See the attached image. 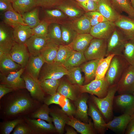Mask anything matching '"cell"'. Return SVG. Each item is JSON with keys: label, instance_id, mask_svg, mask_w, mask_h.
I'll list each match as a JSON object with an SVG mask.
<instances>
[{"label": "cell", "instance_id": "cell-1", "mask_svg": "<svg viewBox=\"0 0 134 134\" xmlns=\"http://www.w3.org/2000/svg\"><path fill=\"white\" fill-rule=\"evenodd\" d=\"M129 65L122 56L115 55L113 57L105 77L109 86L117 84Z\"/></svg>", "mask_w": 134, "mask_h": 134}, {"label": "cell", "instance_id": "cell-2", "mask_svg": "<svg viewBox=\"0 0 134 134\" xmlns=\"http://www.w3.org/2000/svg\"><path fill=\"white\" fill-rule=\"evenodd\" d=\"M117 90V85L116 84L109 86L107 95L103 98H99L92 95L93 102L106 120H109L112 117L113 101Z\"/></svg>", "mask_w": 134, "mask_h": 134}, {"label": "cell", "instance_id": "cell-3", "mask_svg": "<svg viewBox=\"0 0 134 134\" xmlns=\"http://www.w3.org/2000/svg\"><path fill=\"white\" fill-rule=\"evenodd\" d=\"M128 40L121 31L116 27L107 40L106 57L111 54L122 56L125 45Z\"/></svg>", "mask_w": 134, "mask_h": 134}, {"label": "cell", "instance_id": "cell-4", "mask_svg": "<svg viewBox=\"0 0 134 134\" xmlns=\"http://www.w3.org/2000/svg\"><path fill=\"white\" fill-rule=\"evenodd\" d=\"M68 70L63 65L55 62L45 63L42 66L39 74V82L47 79H59L67 75Z\"/></svg>", "mask_w": 134, "mask_h": 134}, {"label": "cell", "instance_id": "cell-5", "mask_svg": "<svg viewBox=\"0 0 134 134\" xmlns=\"http://www.w3.org/2000/svg\"><path fill=\"white\" fill-rule=\"evenodd\" d=\"M107 51V40L93 38L84 52L87 61L100 59L106 57Z\"/></svg>", "mask_w": 134, "mask_h": 134}, {"label": "cell", "instance_id": "cell-6", "mask_svg": "<svg viewBox=\"0 0 134 134\" xmlns=\"http://www.w3.org/2000/svg\"><path fill=\"white\" fill-rule=\"evenodd\" d=\"M109 85L105 78L94 79L88 83L80 86L81 94L89 93L99 98L104 97L107 94Z\"/></svg>", "mask_w": 134, "mask_h": 134}, {"label": "cell", "instance_id": "cell-7", "mask_svg": "<svg viewBox=\"0 0 134 134\" xmlns=\"http://www.w3.org/2000/svg\"><path fill=\"white\" fill-rule=\"evenodd\" d=\"M117 85L119 94L133 93L134 89V66L129 65L126 68Z\"/></svg>", "mask_w": 134, "mask_h": 134}, {"label": "cell", "instance_id": "cell-8", "mask_svg": "<svg viewBox=\"0 0 134 134\" xmlns=\"http://www.w3.org/2000/svg\"><path fill=\"white\" fill-rule=\"evenodd\" d=\"M25 68H21L18 71L3 74L0 73V84L12 88L15 90L26 89L25 81L22 77Z\"/></svg>", "mask_w": 134, "mask_h": 134}, {"label": "cell", "instance_id": "cell-9", "mask_svg": "<svg viewBox=\"0 0 134 134\" xmlns=\"http://www.w3.org/2000/svg\"><path fill=\"white\" fill-rule=\"evenodd\" d=\"M15 42L13 28L1 22L0 24V52L9 53Z\"/></svg>", "mask_w": 134, "mask_h": 134}, {"label": "cell", "instance_id": "cell-10", "mask_svg": "<svg viewBox=\"0 0 134 134\" xmlns=\"http://www.w3.org/2000/svg\"><path fill=\"white\" fill-rule=\"evenodd\" d=\"M9 53L14 61L22 68H25L30 55L25 44H20L15 42Z\"/></svg>", "mask_w": 134, "mask_h": 134}, {"label": "cell", "instance_id": "cell-11", "mask_svg": "<svg viewBox=\"0 0 134 134\" xmlns=\"http://www.w3.org/2000/svg\"><path fill=\"white\" fill-rule=\"evenodd\" d=\"M97 11L108 21L115 22L121 15L111 0H100Z\"/></svg>", "mask_w": 134, "mask_h": 134}, {"label": "cell", "instance_id": "cell-12", "mask_svg": "<svg viewBox=\"0 0 134 134\" xmlns=\"http://www.w3.org/2000/svg\"><path fill=\"white\" fill-rule=\"evenodd\" d=\"M57 92L73 101L81 94L79 85L72 84L67 78H63L61 79Z\"/></svg>", "mask_w": 134, "mask_h": 134}, {"label": "cell", "instance_id": "cell-13", "mask_svg": "<svg viewBox=\"0 0 134 134\" xmlns=\"http://www.w3.org/2000/svg\"><path fill=\"white\" fill-rule=\"evenodd\" d=\"M22 77L25 81L26 89L30 92L31 96L39 101H44L45 93L39 81L36 80L25 71L23 73Z\"/></svg>", "mask_w": 134, "mask_h": 134}, {"label": "cell", "instance_id": "cell-14", "mask_svg": "<svg viewBox=\"0 0 134 134\" xmlns=\"http://www.w3.org/2000/svg\"><path fill=\"white\" fill-rule=\"evenodd\" d=\"M116 27L114 22H102L92 27L90 34L94 38L107 40Z\"/></svg>", "mask_w": 134, "mask_h": 134}, {"label": "cell", "instance_id": "cell-15", "mask_svg": "<svg viewBox=\"0 0 134 134\" xmlns=\"http://www.w3.org/2000/svg\"><path fill=\"white\" fill-rule=\"evenodd\" d=\"M132 112L126 111L122 115L115 117L113 120L106 123L105 127L115 132H123L126 129L133 114Z\"/></svg>", "mask_w": 134, "mask_h": 134}, {"label": "cell", "instance_id": "cell-16", "mask_svg": "<svg viewBox=\"0 0 134 134\" xmlns=\"http://www.w3.org/2000/svg\"><path fill=\"white\" fill-rule=\"evenodd\" d=\"M24 119L32 130L34 134H46L57 132L54 125L40 119H32L25 117Z\"/></svg>", "mask_w": 134, "mask_h": 134}, {"label": "cell", "instance_id": "cell-17", "mask_svg": "<svg viewBox=\"0 0 134 134\" xmlns=\"http://www.w3.org/2000/svg\"><path fill=\"white\" fill-rule=\"evenodd\" d=\"M88 105V114L93 121L94 126L96 131L99 133L103 134L106 129L105 127L106 123L102 114L93 102L90 101Z\"/></svg>", "mask_w": 134, "mask_h": 134}, {"label": "cell", "instance_id": "cell-18", "mask_svg": "<svg viewBox=\"0 0 134 134\" xmlns=\"http://www.w3.org/2000/svg\"><path fill=\"white\" fill-rule=\"evenodd\" d=\"M114 23L128 40L134 38V19L121 15Z\"/></svg>", "mask_w": 134, "mask_h": 134}, {"label": "cell", "instance_id": "cell-19", "mask_svg": "<svg viewBox=\"0 0 134 134\" xmlns=\"http://www.w3.org/2000/svg\"><path fill=\"white\" fill-rule=\"evenodd\" d=\"M21 68L20 65L13 60L9 53L0 52V73L7 74L17 71Z\"/></svg>", "mask_w": 134, "mask_h": 134}, {"label": "cell", "instance_id": "cell-20", "mask_svg": "<svg viewBox=\"0 0 134 134\" xmlns=\"http://www.w3.org/2000/svg\"><path fill=\"white\" fill-rule=\"evenodd\" d=\"M45 63L44 59L41 55L36 56H30L25 71L36 80L38 81L40 70Z\"/></svg>", "mask_w": 134, "mask_h": 134}, {"label": "cell", "instance_id": "cell-21", "mask_svg": "<svg viewBox=\"0 0 134 134\" xmlns=\"http://www.w3.org/2000/svg\"><path fill=\"white\" fill-rule=\"evenodd\" d=\"M85 93L81 94L78 98L74 101L76 108L75 115L77 119L83 122L88 123L89 121L87 104L88 97Z\"/></svg>", "mask_w": 134, "mask_h": 134}, {"label": "cell", "instance_id": "cell-22", "mask_svg": "<svg viewBox=\"0 0 134 134\" xmlns=\"http://www.w3.org/2000/svg\"><path fill=\"white\" fill-rule=\"evenodd\" d=\"M50 109V114L52 118L57 132L60 134H63L69 116L61 109L56 108Z\"/></svg>", "mask_w": 134, "mask_h": 134}, {"label": "cell", "instance_id": "cell-23", "mask_svg": "<svg viewBox=\"0 0 134 134\" xmlns=\"http://www.w3.org/2000/svg\"><path fill=\"white\" fill-rule=\"evenodd\" d=\"M48 39L33 35L26 41V46L30 56H36L41 55V50L46 44Z\"/></svg>", "mask_w": 134, "mask_h": 134}, {"label": "cell", "instance_id": "cell-24", "mask_svg": "<svg viewBox=\"0 0 134 134\" xmlns=\"http://www.w3.org/2000/svg\"><path fill=\"white\" fill-rule=\"evenodd\" d=\"M32 103L27 98L20 97L14 100L10 104L6 112L9 115H14L24 111L30 108Z\"/></svg>", "mask_w": 134, "mask_h": 134}, {"label": "cell", "instance_id": "cell-25", "mask_svg": "<svg viewBox=\"0 0 134 134\" xmlns=\"http://www.w3.org/2000/svg\"><path fill=\"white\" fill-rule=\"evenodd\" d=\"M67 124L81 134H94L96 133L93 124L90 121L88 123H85L74 116H71L69 117Z\"/></svg>", "mask_w": 134, "mask_h": 134}, {"label": "cell", "instance_id": "cell-26", "mask_svg": "<svg viewBox=\"0 0 134 134\" xmlns=\"http://www.w3.org/2000/svg\"><path fill=\"white\" fill-rule=\"evenodd\" d=\"M2 22L13 28L19 25H27L22 15L14 10L7 11L1 13Z\"/></svg>", "mask_w": 134, "mask_h": 134}, {"label": "cell", "instance_id": "cell-27", "mask_svg": "<svg viewBox=\"0 0 134 134\" xmlns=\"http://www.w3.org/2000/svg\"><path fill=\"white\" fill-rule=\"evenodd\" d=\"M100 59L86 61L80 67L84 74V85L86 84L94 79L98 63Z\"/></svg>", "mask_w": 134, "mask_h": 134}, {"label": "cell", "instance_id": "cell-28", "mask_svg": "<svg viewBox=\"0 0 134 134\" xmlns=\"http://www.w3.org/2000/svg\"><path fill=\"white\" fill-rule=\"evenodd\" d=\"M14 39L15 42L25 44L33 35L32 28L27 25H19L13 28Z\"/></svg>", "mask_w": 134, "mask_h": 134}, {"label": "cell", "instance_id": "cell-29", "mask_svg": "<svg viewBox=\"0 0 134 134\" xmlns=\"http://www.w3.org/2000/svg\"><path fill=\"white\" fill-rule=\"evenodd\" d=\"M93 38L90 34H77L69 45L74 51L84 52Z\"/></svg>", "mask_w": 134, "mask_h": 134}, {"label": "cell", "instance_id": "cell-30", "mask_svg": "<svg viewBox=\"0 0 134 134\" xmlns=\"http://www.w3.org/2000/svg\"><path fill=\"white\" fill-rule=\"evenodd\" d=\"M59 45L48 39L41 52V55L44 58L45 63H49L54 62Z\"/></svg>", "mask_w": 134, "mask_h": 134}, {"label": "cell", "instance_id": "cell-31", "mask_svg": "<svg viewBox=\"0 0 134 134\" xmlns=\"http://www.w3.org/2000/svg\"><path fill=\"white\" fill-rule=\"evenodd\" d=\"M72 27L77 34H90L92 27L89 18L85 14L75 20Z\"/></svg>", "mask_w": 134, "mask_h": 134}, {"label": "cell", "instance_id": "cell-32", "mask_svg": "<svg viewBox=\"0 0 134 134\" xmlns=\"http://www.w3.org/2000/svg\"><path fill=\"white\" fill-rule=\"evenodd\" d=\"M87 61L84 52L74 51L71 55L62 65L68 69L72 67L80 66Z\"/></svg>", "mask_w": 134, "mask_h": 134}, {"label": "cell", "instance_id": "cell-33", "mask_svg": "<svg viewBox=\"0 0 134 134\" xmlns=\"http://www.w3.org/2000/svg\"><path fill=\"white\" fill-rule=\"evenodd\" d=\"M14 10L21 15L37 6L36 0H18L12 3Z\"/></svg>", "mask_w": 134, "mask_h": 134}, {"label": "cell", "instance_id": "cell-34", "mask_svg": "<svg viewBox=\"0 0 134 134\" xmlns=\"http://www.w3.org/2000/svg\"><path fill=\"white\" fill-rule=\"evenodd\" d=\"M115 102L118 106L133 112L134 110V95L124 93L117 96Z\"/></svg>", "mask_w": 134, "mask_h": 134}, {"label": "cell", "instance_id": "cell-35", "mask_svg": "<svg viewBox=\"0 0 134 134\" xmlns=\"http://www.w3.org/2000/svg\"><path fill=\"white\" fill-rule=\"evenodd\" d=\"M114 54H111L99 60L98 63L95 79L100 80L105 78L111 60Z\"/></svg>", "mask_w": 134, "mask_h": 134}, {"label": "cell", "instance_id": "cell-36", "mask_svg": "<svg viewBox=\"0 0 134 134\" xmlns=\"http://www.w3.org/2000/svg\"><path fill=\"white\" fill-rule=\"evenodd\" d=\"M114 5L121 14L124 12L128 16L134 19V8L130 0H111Z\"/></svg>", "mask_w": 134, "mask_h": 134}, {"label": "cell", "instance_id": "cell-37", "mask_svg": "<svg viewBox=\"0 0 134 134\" xmlns=\"http://www.w3.org/2000/svg\"><path fill=\"white\" fill-rule=\"evenodd\" d=\"M61 79H47L39 82L40 86L45 93L51 95L57 92Z\"/></svg>", "mask_w": 134, "mask_h": 134}, {"label": "cell", "instance_id": "cell-38", "mask_svg": "<svg viewBox=\"0 0 134 134\" xmlns=\"http://www.w3.org/2000/svg\"><path fill=\"white\" fill-rule=\"evenodd\" d=\"M66 75L67 79L71 83L82 85L84 84V78L82 75V70L80 66L74 67L67 69Z\"/></svg>", "mask_w": 134, "mask_h": 134}, {"label": "cell", "instance_id": "cell-39", "mask_svg": "<svg viewBox=\"0 0 134 134\" xmlns=\"http://www.w3.org/2000/svg\"><path fill=\"white\" fill-rule=\"evenodd\" d=\"M39 12L38 8L36 7L22 15L24 22L32 29L37 25L41 21L39 18Z\"/></svg>", "mask_w": 134, "mask_h": 134}, {"label": "cell", "instance_id": "cell-40", "mask_svg": "<svg viewBox=\"0 0 134 134\" xmlns=\"http://www.w3.org/2000/svg\"><path fill=\"white\" fill-rule=\"evenodd\" d=\"M74 51L69 45H59L54 62L62 64L71 55Z\"/></svg>", "mask_w": 134, "mask_h": 134}, {"label": "cell", "instance_id": "cell-41", "mask_svg": "<svg viewBox=\"0 0 134 134\" xmlns=\"http://www.w3.org/2000/svg\"><path fill=\"white\" fill-rule=\"evenodd\" d=\"M59 25L56 23L49 25L47 39L59 45L62 44V31Z\"/></svg>", "mask_w": 134, "mask_h": 134}, {"label": "cell", "instance_id": "cell-42", "mask_svg": "<svg viewBox=\"0 0 134 134\" xmlns=\"http://www.w3.org/2000/svg\"><path fill=\"white\" fill-rule=\"evenodd\" d=\"M122 56L130 65L134 66V38L127 41L122 52Z\"/></svg>", "mask_w": 134, "mask_h": 134}, {"label": "cell", "instance_id": "cell-43", "mask_svg": "<svg viewBox=\"0 0 134 134\" xmlns=\"http://www.w3.org/2000/svg\"><path fill=\"white\" fill-rule=\"evenodd\" d=\"M50 24L45 19L41 21L37 25L32 29L33 35L48 39V28Z\"/></svg>", "mask_w": 134, "mask_h": 134}, {"label": "cell", "instance_id": "cell-44", "mask_svg": "<svg viewBox=\"0 0 134 134\" xmlns=\"http://www.w3.org/2000/svg\"><path fill=\"white\" fill-rule=\"evenodd\" d=\"M59 102V105L61 107V109L68 116H74L75 115L76 107L70 100L62 95L60 99Z\"/></svg>", "mask_w": 134, "mask_h": 134}, {"label": "cell", "instance_id": "cell-45", "mask_svg": "<svg viewBox=\"0 0 134 134\" xmlns=\"http://www.w3.org/2000/svg\"><path fill=\"white\" fill-rule=\"evenodd\" d=\"M48 106L45 103L43 104L32 113V117L45 120L49 123H52L53 122L52 118L49 116L50 109Z\"/></svg>", "mask_w": 134, "mask_h": 134}, {"label": "cell", "instance_id": "cell-46", "mask_svg": "<svg viewBox=\"0 0 134 134\" xmlns=\"http://www.w3.org/2000/svg\"><path fill=\"white\" fill-rule=\"evenodd\" d=\"M62 44L69 45L73 41L77 34L72 29L68 27L62 26Z\"/></svg>", "mask_w": 134, "mask_h": 134}, {"label": "cell", "instance_id": "cell-47", "mask_svg": "<svg viewBox=\"0 0 134 134\" xmlns=\"http://www.w3.org/2000/svg\"><path fill=\"white\" fill-rule=\"evenodd\" d=\"M85 14L89 18L92 27L100 23L108 21L97 11L86 12Z\"/></svg>", "mask_w": 134, "mask_h": 134}, {"label": "cell", "instance_id": "cell-48", "mask_svg": "<svg viewBox=\"0 0 134 134\" xmlns=\"http://www.w3.org/2000/svg\"><path fill=\"white\" fill-rule=\"evenodd\" d=\"M45 12L46 16L45 19L50 24L55 23L56 20L63 17L64 16L62 12L58 9H46L45 10Z\"/></svg>", "mask_w": 134, "mask_h": 134}, {"label": "cell", "instance_id": "cell-49", "mask_svg": "<svg viewBox=\"0 0 134 134\" xmlns=\"http://www.w3.org/2000/svg\"><path fill=\"white\" fill-rule=\"evenodd\" d=\"M22 122V120L20 119H16L6 122L1 126V134H10L18 124Z\"/></svg>", "mask_w": 134, "mask_h": 134}, {"label": "cell", "instance_id": "cell-50", "mask_svg": "<svg viewBox=\"0 0 134 134\" xmlns=\"http://www.w3.org/2000/svg\"><path fill=\"white\" fill-rule=\"evenodd\" d=\"M58 7L66 14L70 17H76L82 14L80 10L71 6L62 5L59 6Z\"/></svg>", "mask_w": 134, "mask_h": 134}, {"label": "cell", "instance_id": "cell-51", "mask_svg": "<svg viewBox=\"0 0 134 134\" xmlns=\"http://www.w3.org/2000/svg\"><path fill=\"white\" fill-rule=\"evenodd\" d=\"M12 134H34L30 127L22 122L18 124L15 128Z\"/></svg>", "mask_w": 134, "mask_h": 134}, {"label": "cell", "instance_id": "cell-52", "mask_svg": "<svg viewBox=\"0 0 134 134\" xmlns=\"http://www.w3.org/2000/svg\"><path fill=\"white\" fill-rule=\"evenodd\" d=\"M79 3L86 12L97 11L98 3L94 1L86 0L83 2Z\"/></svg>", "mask_w": 134, "mask_h": 134}, {"label": "cell", "instance_id": "cell-53", "mask_svg": "<svg viewBox=\"0 0 134 134\" xmlns=\"http://www.w3.org/2000/svg\"><path fill=\"white\" fill-rule=\"evenodd\" d=\"M60 0H36L37 6L50 8L57 5Z\"/></svg>", "mask_w": 134, "mask_h": 134}, {"label": "cell", "instance_id": "cell-54", "mask_svg": "<svg viewBox=\"0 0 134 134\" xmlns=\"http://www.w3.org/2000/svg\"><path fill=\"white\" fill-rule=\"evenodd\" d=\"M62 96L57 92L55 94L45 98L43 101L45 104L48 106L52 104L59 105V100Z\"/></svg>", "mask_w": 134, "mask_h": 134}, {"label": "cell", "instance_id": "cell-55", "mask_svg": "<svg viewBox=\"0 0 134 134\" xmlns=\"http://www.w3.org/2000/svg\"><path fill=\"white\" fill-rule=\"evenodd\" d=\"M14 10L12 3L10 0H0V10L1 13L7 11Z\"/></svg>", "mask_w": 134, "mask_h": 134}, {"label": "cell", "instance_id": "cell-56", "mask_svg": "<svg viewBox=\"0 0 134 134\" xmlns=\"http://www.w3.org/2000/svg\"><path fill=\"white\" fill-rule=\"evenodd\" d=\"M13 89L5 85L0 84V99L7 93L15 91Z\"/></svg>", "mask_w": 134, "mask_h": 134}, {"label": "cell", "instance_id": "cell-57", "mask_svg": "<svg viewBox=\"0 0 134 134\" xmlns=\"http://www.w3.org/2000/svg\"><path fill=\"white\" fill-rule=\"evenodd\" d=\"M126 129V134H134V114L133 115Z\"/></svg>", "mask_w": 134, "mask_h": 134}, {"label": "cell", "instance_id": "cell-58", "mask_svg": "<svg viewBox=\"0 0 134 134\" xmlns=\"http://www.w3.org/2000/svg\"><path fill=\"white\" fill-rule=\"evenodd\" d=\"M73 128H68L66 129V134H77V132Z\"/></svg>", "mask_w": 134, "mask_h": 134}, {"label": "cell", "instance_id": "cell-59", "mask_svg": "<svg viewBox=\"0 0 134 134\" xmlns=\"http://www.w3.org/2000/svg\"><path fill=\"white\" fill-rule=\"evenodd\" d=\"M130 0L133 7L134 8V0Z\"/></svg>", "mask_w": 134, "mask_h": 134}, {"label": "cell", "instance_id": "cell-60", "mask_svg": "<svg viewBox=\"0 0 134 134\" xmlns=\"http://www.w3.org/2000/svg\"><path fill=\"white\" fill-rule=\"evenodd\" d=\"M77 1H78L79 3L83 2L85 1H86V0H75Z\"/></svg>", "mask_w": 134, "mask_h": 134}, {"label": "cell", "instance_id": "cell-61", "mask_svg": "<svg viewBox=\"0 0 134 134\" xmlns=\"http://www.w3.org/2000/svg\"><path fill=\"white\" fill-rule=\"evenodd\" d=\"M12 3L18 0H10Z\"/></svg>", "mask_w": 134, "mask_h": 134}, {"label": "cell", "instance_id": "cell-62", "mask_svg": "<svg viewBox=\"0 0 134 134\" xmlns=\"http://www.w3.org/2000/svg\"><path fill=\"white\" fill-rule=\"evenodd\" d=\"M94 1L97 3H98L100 0H91Z\"/></svg>", "mask_w": 134, "mask_h": 134}, {"label": "cell", "instance_id": "cell-63", "mask_svg": "<svg viewBox=\"0 0 134 134\" xmlns=\"http://www.w3.org/2000/svg\"><path fill=\"white\" fill-rule=\"evenodd\" d=\"M132 93H133V95H134V90L133 91V92Z\"/></svg>", "mask_w": 134, "mask_h": 134}]
</instances>
